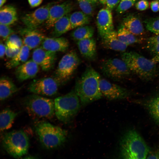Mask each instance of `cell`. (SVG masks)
<instances>
[{
	"label": "cell",
	"mask_w": 159,
	"mask_h": 159,
	"mask_svg": "<svg viewBox=\"0 0 159 159\" xmlns=\"http://www.w3.org/2000/svg\"><path fill=\"white\" fill-rule=\"evenodd\" d=\"M100 77L99 74L89 66L77 79L74 90L82 105H87L102 97L99 86Z\"/></svg>",
	"instance_id": "1"
},
{
	"label": "cell",
	"mask_w": 159,
	"mask_h": 159,
	"mask_svg": "<svg viewBox=\"0 0 159 159\" xmlns=\"http://www.w3.org/2000/svg\"><path fill=\"white\" fill-rule=\"evenodd\" d=\"M150 149L138 133L134 130L127 131L120 143L121 157L125 159H145Z\"/></svg>",
	"instance_id": "2"
},
{
	"label": "cell",
	"mask_w": 159,
	"mask_h": 159,
	"mask_svg": "<svg viewBox=\"0 0 159 159\" xmlns=\"http://www.w3.org/2000/svg\"><path fill=\"white\" fill-rule=\"evenodd\" d=\"M121 59L130 70L142 79L149 80L154 78L157 73L156 64L151 60L134 52H125Z\"/></svg>",
	"instance_id": "3"
},
{
	"label": "cell",
	"mask_w": 159,
	"mask_h": 159,
	"mask_svg": "<svg viewBox=\"0 0 159 159\" xmlns=\"http://www.w3.org/2000/svg\"><path fill=\"white\" fill-rule=\"evenodd\" d=\"M35 129L41 143L48 149L61 146L67 137L66 130L45 121L38 122L35 125Z\"/></svg>",
	"instance_id": "4"
},
{
	"label": "cell",
	"mask_w": 159,
	"mask_h": 159,
	"mask_svg": "<svg viewBox=\"0 0 159 159\" xmlns=\"http://www.w3.org/2000/svg\"><path fill=\"white\" fill-rule=\"evenodd\" d=\"M80 99L74 89L54 100L55 114L60 121L67 123L77 114L80 107Z\"/></svg>",
	"instance_id": "5"
},
{
	"label": "cell",
	"mask_w": 159,
	"mask_h": 159,
	"mask_svg": "<svg viewBox=\"0 0 159 159\" xmlns=\"http://www.w3.org/2000/svg\"><path fill=\"white\" fill-rule=\"evenodd\" d=\"M24 103L28 113L33 117L50 119L55 115L54 100L52 99L33 94L27 96Z\"/></svg>",
	"instance_id": "6"
},
{
	"label": "cell",
	"mask_w": 159,
	"mask_h": 159,
	"mask_svg": "<svg viewBox=\"0 0 159 159\" xmlns=\"http://www.w3.org/2000/svg\"><path fill=\"white\" fill-rule=\"evenodd\" d=\"M2 144L6 151L15 158H19L26 155L29 145L28 137L21 130L6 133L2 138Z\"/></svg>",
	"instance_id": "7"
},
{
	"label": "cell",
	"mask_w": 159,
	"mask_h": 159,
	"mask_svg": "<svg viewBox=\"0 0 159 159\" xmlns=\"http://www.w3.org/2000/svg\"><path fill=\"white\" fill-rule=\"evenodd\" d=\"M81 62L76 51H70L60 60L53 77L59 85L67 83L71 79Z\"/></svg>",
	"instance_id": "8"
},
{
	"label": "cell",
	"mask_w": 159,
	"mask_h": 159,
	"mask_svg": "<svg viewBox=\"0 0 159 159\" xmlns=\"http://www.w3.org/2000/svg\"><path fill=\"white\" fill-rule=\"evenodd\" d=\"M100 69L106 77L114 80H121L129 75L131 72L122 59L110 58L103 60L100 65Z\"/></svg>",
	"instance_id": "9"
},
{
	"label": "cell",
	"mask_w": 159,
	"mask_h": 159,
	"mask_svg": "<svg viewBox=\"0 0 159 159\" xmlns=\"http://www.w3.org/2000/svg\"><path fill=\"white\" fill-rule=\"evenodd\" d=\"M59 86L53 77H47L34 80L29 84L27 89L33 94L50 97L57 93Z\"/></svg>",
	"instance_id": "10"
},
{
	"label": "cell",
	"mask_w": 159,
	"mask_h": 159,
	"mask_svg": "<svg viewBox=\"0 0 159 159\" xmlns=\"http://www.w3.org/2000/svg\"><path fill=\"white\" fill-rule=\"evenodd\" d=\"M56 3L55 2L49 3L32 12L26 14L22 17V21L27 28L37 29L43 23L45 22L48 18L51 7Z\"/></svg>",
	"instance_id": "11"
},
{
	"label": "cell",
	"mask_w": 159,
	"mask_h": 159,
	"mask_svg": "<svg viewBox=\"0 0 159 159\" xmlns=\"http://www.w3.org/2000/svg\"><path fill=\"white\" fill-rule=\"evenodd\" d=\"M99 86L103 96L110 100L125 98L129 95L127 90L100 77Z\"/></svg>",
	"instance_id": "12"
},
{
	"label": "cell",
	"mask_w": 159,
	"mask_h": 159,
	"mask_svg": "<svg viewBox=\"0 0 159 159\" xmlns=\"http://www.w3.org/2000/svg\"><path fill=\"white\" fill-rule=\"evenodd\" d=\"M32 59L44 71L54 67L56 59V52L46 50L41 47L36 48L32 52Z\"/></svg>",
	"instance_id": "13"
},
{
	"label": "cell",
	"mask_w": 159,
	"mask_h": 159,
	"mask_svg": "<svg viewBox=\"0 0 159 159\" xmlns=\"http://www.w3.org/2000/svg\"><path fill=\"white\" fill-rule=\"evenodd\" d=\"M73 9V4L69 0L53 5L49 10L48 18L45 23L46 28L49 29L53 27L57 21L69 14Z\"/></svg>",
	"instance_id": "14"
},
{
	"label": "cell",
	"mask_w": 159,
	"mask_h": 159,
	"mask_svg": "<svg viewBox=\"0 0 159 159\" xmlns=\"http://www.w3.org/2000/svg\"><path fill=\"white\" fill-rule=\"evenodd\" d=\"M96 22L98 32L101 38L113 30L111 10L107 7L101 9L98 13Z\"/></svg>",
	"instance_id": "15"
},
{
	"label": "cell",
	"mask_w": 159,
	"mask_h": 159,
	"mask_svg": "<svg viewBox=\"0 0 159 159\" xmlns=\"http://www.w3.org/2000/svg\"><path fill=\"white\" fill-rule=\"evenodd\" d=\"M19 33L22 37L24 44L30 49L37 47L46 37L44 34L37 29L26 27L20 29Z\"/></svg>",
	"instance_id": "16"
},
{
	"label": "cell",
	"mask_w": 159,
	"mask_h": 159,
	"mask_svg": "<svg viewBox=\"0 0 159 159\" xmlns=\"http://www.w3.org/2000/svg\"><path fill=\"white\" fill-rule=\"evenodd\" d=\"M39 70V66L32 59L16 68L15 74L17 80L22 82L35 77Z\"/></svg>",
	"instance_id": "17"
},
{
	"label": "cell",
	"mask_w": 159,
	"mask_h": 159,
	"mask_svg": "<svg viewBox=\"0 0 159 159\" xmlns=\"http://www.w3.org/2000/svg\"><path fill=\"white\" fill-rule=\"evenodd\" d=\"M69 46L68 40L62 37H46L41 46L46 50L56 52H64L68 49Z\"/></svg>",
	"instance_id": "18"
},
{
	"label": "cell",
	"mask_w": 159,
	"mask_h": 159,
	"mask_svg": "<svg viewBox=\"0 0 159 159\" xmlns=\"http://www.w3.org/2000/svg\"><path fill=\"white\" fill-rule=\"evenodd\" d=\"M79 51L82 56L90 61L95 60L97 57L96 42L92 38L81 40L77 42Z\"/></svg>",
	"instance_id": "19"
},
{
	"label": "cell",
	"mask_w": 159,
	"mask_h": 159,
	"mask_svg": "<svg viewBox=\"0 0 159 159\" xmlns=\"http://www.w3.org/2000/svg\"><path fill=\"white\" fill-rule=\"evenodd\" d=\"M101 38L102 45L106 49L123 52L128 46L120 40L117 32L114 30Z\"/></svg>",
	"instance_id": "20"
},
{
	"label": "cell",
	"mask_w": 159,
	"mask_h": 159,
	"mask_svg": "<svg viewBox=\"0 0 159 159\" xmlns=\"http://www.w3.org/2000/svg\"><path fill=\"white\" fill-rule=\"evenodd\" d=\"M18 89L9 77L3 76L0 79V99L4 101L16 92Z\"/></svg>",
	"instance_id": "21"
},
{
	"label": "cell",
	"mask_w": 159,
	"mask_h": 159,
	"mask_svg": "<svg viewBox=\"0 0 159 159\" xmlns=\"http://www.w3.org/2000/svg\"><path fill=\"white\" fill-rule=\"evenodd\" d=\"M122 25L135 35H142L144 32L142 22L139 18L135 15H130L125 17Z\"/></svg>",
	"instance_id": "22"
},
{
	"label": "cell",
	"mask_w": 159,
	"mask_h": 159,
	"mask_svg": "<svg viewBox=\"0 0 159 159\" xmlns=\"http://www.w3.org/2000/svg\"><path fill=\"white\" fill-rule=\"evenodd\" d=\"M18 20L16 8L11 5L3 6L0 8V24L10 25Z\"/></svg>",
	"instance_id": "23"
},
{
	"label": "cell",
	"mask_w": 159,
	"mask_h": 159,
	"mask_svg": "<svg viewBox=\"0 0 159 159\" xmlns=\"http://www.w3.org/2000/svg\"><path fill=\"white\" fill-rule=\"evenodd\" d=\"M70 14H68L54 24L51 34L52 37H59L72 29L70 21Z\"/></svg>",
	"instance_id": "24"
},
{
	"label": "cell",
	"mask_w": 159,
	"mask_h": 159,
	"mask_svg": "<svg viewBox=\"0 0 159 159\" xmlns=\"http://www.w3.org/2000/svg\"><path fill=\"white\" fill-rule=\"evenodd\" d=\"M30 49L27 46L23 44L18 54L6 62V67L8 69H12L16 68L26 62L29 57Z\"/></svg>",
	"instance_id": "25"
},
{
	"label": "cell",
	"mask_w": 159,
	"mask_h": 159,
	"mask_svg": "<svg viewBox=\"0 0 159 159\" xmlns=\"http://www.w3.org/2000/svg\"><path fill=\"white\" fill-rule=\"evenodd\" d=\"M18 114V112L9 108L2 110L0 114V130L3 131L10 129Z\"/></svg>",
	"instance_id": "26"
},
{
	"label": "cell",
	"mask_w": 159,
	"mask_h": 159,
	"mask_svg": "<svg viewBox=\"0 0 159 159\" xmlns=\"http://www.w3.org/2000/svg\"><path fill=\"white\" fill-rule=\"evenodd\" d=\"M93 27L85 25L75 28L71 33V37L74 40L78 41L81 40L92 38L94 35Z\"/></svg>",
	"instance_id": "27"
},
{
	"label": "cell",
	"mask_w": 159,
	"mask_h": 159,
	"mask_svg": "<svg viewBox=\"0 0 159 159\" xmlns=\"http://www.w3.org/2000/svg\"><path fill=\"white\" fill-rule=\"evenodd\" d=\"M90 17L82 11H76L70 14L69 19L72 29L88 24Z\"/></svg>",
	"instance_id": "28"
},
{
	"label": "cell",
	"mask_w": 159,
	"mask_h": 159,
	"mask_svg": "<svg viewBox=\"0 0 159 159\" xmlns=\"http://www.w3.org/2000/svg\"><path fill=\"white\" fill-rule=\"evenodd\" d=\"M117 32L120 40L127 45L140 42L135 35L130 32L122 25L120 26Z\"/></svg>",
	"instance_id": "29"
},
{
	"label": "cell",
	"mask_w": 159,
	"mask_h": 159,
	"mask_svg": "<svg viewBox=\"0 0 159 159\" xmlns=\"http://www.w3.org/2000/svg\"><path fill=\"white\" fill-rule=\"evenodd\" d=\"M145 105L151 116L159 124V93L150 99Z\"/></svg>",
	"instance_id": "30"
},
{
	"label": "cell",
	"mask_w": 159,
	"mask_h": 159,
	"mask_svg": "<svg viewBox=\"0 0 159 159\" xmlns=\"http://www.w3.org/2000/svg\"><path fill=\"white\" fill-rule=\"evenodd\" d=\"M82 11L90 17L94 14L95 4L87 0H77Z\"/></svg>",
	"instance_id": "31"
},
{
	"label": "cell",
	"mask_w": 159,
	"mask_h": 159,
	"mask_svg": "<svg viewBox=\"0 0 159 159\" xmlns=\"http://www.w3.org/2000/svg\"><path fill=\"white\" fill-rule=\"evenodd\" d=\"M146 47L155 55L159 54V34L149 38L147 41Z\"/></svg>",
	"instance_id": "32"
},
{
	"label": "cell",
	"mask_w": 159,
	"mask_h": 159,
	"mask_svg": "<svg viewBox=\"0 0 159 159\" xmlns=\"http://www.w3.org/2000/svg\"><path fill=\"white\" fill-rule=\"evenodd\" d=\"M144 23L148 30L156 34H159V17L147 19Z\"/></svg>",
	"instance_id": "33"
},
{
	"label": "cell",
	"mask_w": 159,
	"mask_h": 159,
	"mask_svg": "<svg viewBox=\"0 0 159 159\" xmlns=\"http://www.w3.org/2000/svg\"><path fill=\"white\" fill-rule=\"evenodd\" d=\"M137 0H121L117 7L116 11L122 14L128 10L136 2Z\"/></svg>",
	"instance_id": "34"
},
{
	"label": "cell",
	"mask_w": 159,
	"mask_h": 159,
	"mask_svg": "<svg viewBox=\"0 0 159 159\" xmlns=\"http://www.w3.org/2000/svg\"><path fill=\"white\" fill-rule=\"evenodd\" d=\"M14 32L9 25L0 24V36L4 40H6L10 35L14 33Z\"/></svg>",
	"instance_id": "35"
},
{
	"label": "cell",
	"mask_w": 159,
	"mask_h": 159,
	"mask_svg": "<svg viewBox=\"0 0 159 159\" xmlns=\"http://www.w3.org/2000/svg\"><path fill=\"white\" fill-rule=\"evenodd\" d=\"M6 42H10L21 48L23 45L22 39L14 33L10 35L6 39Z\"/></svg>",
	"instance_id": "36"
},
{
	"label": "cell",
	"mask_w": 159,
	"mask_h": 159,
	"mask_svg": "<svg viewBox=\"0 0 159 159\" xmlns=\"http://www.w3.org/2000/svg\"><path fill=\"white\" fill-rule=\"evenodd\" d=\"M149 5V2L147 0H140L135 3V6L138 10L143 11L147 9Z\"/></svg>",
	"instance_id": "37"
},
{
	"label": "cell",
	"mask_w": 159,
	"mask_h": 159,
	"mask_svg": "<svg viewBox=\"0 0 159 159\" xmlns=\"http://www.w3.org/2000/svg\"><path fill=\"white\" fill-rule=\"evenodd\" d=\"M20 48L12 49L9 48L6 46L5 55L7 58L10 59H12L18 54Z\"/></svg>",
	"instance_id": "38"
},
{
	"label": "cell",
	"mask_w": 159,
	"mask_h": 159,
	"mask_svg": "<svg viewBox=\"0 0 159 159\" xmlns=\"http://www.w3.org/2000/svg\"><path fill=\"white\" fill-rule=\"evenodd\" d=\"M121 0H106L107 7L111 10L117 7Z\"/></svg>",
	"instance_id": "39"
},
{
	"label": "cell",
	"mask_w": 159,
	"mask_h": 159,
	"mask_svg": "<svg viewBox=\"0 0 159 159\" xmlns=\"http://www.w3.org/2000/svg\"><path fill=\"white\" fill-rule=\"evenodd\" d=\"M150 6L151 10L156 12L159 11V0H153L151 1Z\"/></svg>",
	"instance_id": "40"
},
{
	"label": "cell",
	"mask_w": 159,
	"mask_h": 159,
	"mask_svg": "<svg viewBox=\"0 0 159 159\" xmlns=\"http://www.w3.org/2000/svg\"><path fill=\"white\" fill-rule=\"evenodd\" d=\"M43 0H28L29 4L32 8L37 7L40 5Z\"/></svg>",
	"instance_id": "41"
},
{
	"label": "cell",
	"mask_w": 159,
	"mask_h": 159,
	"mask_svg": "<svg viewBox=\"0 0 159 159\" xmlns=\"http://www.w3.org/2000/svg\"><path fill=\"white\" fill-rule=\"evenodd\" d=\"M6 49V45L3 43L1 42L0 44V57L1 58H3L5 55Z\"/></svg>",
	"instance_id": "42"
},
{
	"label": "cell",
	"mask_w": 159,
	"mask_h": 159,
	"mask_svg": "<svg viewBox=\"0 0 159 159\" xmlns=\"http://www.w3.org/2000/svg\"><path fill=\"white\" fill-rule=\"evenodd\" d=\"M151 59L156 64L159 63V54L155 55Z\"/></svg>",
	"instance_id": "43"
},
{
	"label": "cell",
	"mask_w": 159,
	"mask_h": 159,
	"mask_svg": "<svg viewBox=\"0 0 159 159\" xmlns=\"http://www.w3.org/2000/svg\"><path fill=\"white\" fill-rule=\"evenodd\" d=\"M6 0H0V8L3 6L4 3L6 2Z\"/></svg>",
	"instance_id": "44"
},
{
	"label": "cell",
	"mask_w": 159,
	"mask_h": 159,
	"mask_svg": "<svg viewBox=\"0 0 159 159\" xmlns=\"http://www.w3.org/2000/svg\"><path fill=\"white\" fill-rule=\"evenodd\" d=\"M101 4L105 5L106 4V0H97Z\"/></svg>",
	"instance_id": "45"
},
{
	"label": "cell",
	"mask_w": 159,
	"mask_h": 159,
	"mask_svg": "<svg viewBox=\"0 0 159 159\" xmlns=\"http://www.w3.org/2000/svg\"><path fill=\"white\" fill-rule=\"evenodd\" d=\"M87 0L95 4H96L97 1V0Z\"/></svg>",
	"instance_id": "46"
}]
</instances>
